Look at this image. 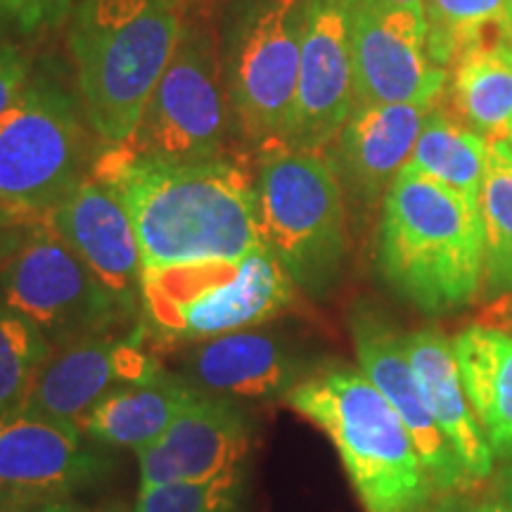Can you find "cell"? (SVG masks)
Returning a JSON list of instances; mask_svg holds the SVG:
<instances>
[{
	"label": "cell",
	"instance_id": "d6986e66",
	"mask_svg": "<svg viewBox=\"0 0 512 512\" xmlns=\"http://www.w3.org/2000/svg\"><path fill=\"white\" fill-rule=\"evenodd\" d=\"M403 344L427 408L467 475L477 484L489 479L496 458L465 394L453 339H448L439 328H420L406 332Z\"/></svg>",
	"mask_w": 512,
	"mask_h": 512
},
{
	"label": "cell",
	"instance_id": "f546056e",
	"mask_svg": "<svg viewBox=\"0 0 512 512\" xmlns=\"http://www.w3.org/2000/svg\"><path fill=\"white\" fill-rule=\"evenodd\" d=\"M31 62L15 43L0 41V117L22 98L31 81Z\"/></svg>",
	"mask_w": 512,
	"mask_h": 512
},
{
	"label": "cell",
	"instance_id": "44dd1931",
	"mask_svg": "<svg viewBox=\"0 0 512 512\" xmlns=\"http://www.w3.org/2000/svg\"><path fill=\"white\" fill-rule=\"evenodd\" d=\"M202 392L185 377L157 370L155 375L114 387L91 408L81 430L95 444L143 451L169 430Z\"/></svg>",
	"mask_w": 512,
	"mask_h": 512
},
{
	"label": "cell",
	"instance_id": "9a60e30c",
	"mask_svg": "<svg viewBox=\"0 0 512 512\" xmlns=\"http://www.w3.org/2000/svg\"><path fill=\"white\" fill-rule=\"evenodd\" d=\"M162 366L145 354L138 339H117L112 332L55 347L38 370L17 413L79 425L107 392L145 380Z\"/></svg>",
	"mask_w": 512,
	"mask_h": 512
},
{
	"label": "cell",
	"instance_id": "74e56055",
	"mask_svg": "<svg viewBox=\"0 0 512 512\" xmlns=\"http://www.w3.org/2000/svg\"><path fill=\"white\" fill-rule=\"evenodd\" d=\"M510 311H512V299H510Z\"/></svg>",
	"mask_w": 512,
	"mask_h": 512
},
{
	"label": "cell",
	"instance_id": "6da1fadb",
	"mask_svg": "<svg viewBox=\"0 0 512 512\" xmlns=\"http://www.w3.org/2000/svg\"><path fill=\"white\" fill-rule=\"evenodd\" d=\"M91 176L117 192L136 228L143 271L242 259L261 245L256 183L228 157L171 162L107 145Z\"/></svg>",
	"mask_w": 512,
	"mask_h": 512
},
{
	"label": "cell",
	"instance_id": "4fadbf2b",
	"mask_svg": "<svg viewBox=\"0 0 512 512\" xmlns=\"http://www.w3.org/2000/svg\"><path fill=\"white\" fill-rule=\"evenodd\" d=\"M349 328L361 373L399 413L439 494H467L475 489L477 482L467 475L427 408L403 344L406 332H401L380 309L366 302L356 304V309L351 311Z\"/></svg>",
	"mask_w": 512,
	"mask_h": 512
},
{
	"label": "cell",
	"instance_id": "4dcf8cb0",
	"mask_svg": "<svg viewBox=\"0 0 512 512\" xmlns=\"http://www.w3.org/2000/svg\"><path fill=\"white\" fill-rule=\"evenodd\" d=\"M0 512H86L69 498L55 496H10Z\"/></svg>",
	"mask_w": 512,
	"mask_h": 512
},
{
	"label": "cell",
	"instance_id": "5b68a950",
	"mask_svg": "<svg viewBox=\"0 0 512 512\" xmlns=\"http://www.w3.org/2000/svg\"><path fill=\"white\" fill-rule=\"evenodd\" d=\"M261 245L294 287L323 297L337 285L349 252L344 190L325 152L283 140L264 145L256 176Z\"/></svg>",
	"mask_w": 512,
	"mask_h": 512
},
{
	"label": "cell",
	"instance_id": "4316f807",
	"mask_svg": "<svg viewBox=\"0 0 512 512\" xmlns=\"http://www.w3.org/2000/svg\"><path fill=\"white\" fill-rule=\"evenodd\" d=\"M50 354L43 330L0 302V420L19 411Z\"/></svg>",
	"mask_w": 512,
	"mask_h": 512
},
{
	"label": "cell",
	"instance_id": "ba28073f",
	"mask_svg": "<svg viewBox=\"0 0 512 512\" xmlns=\"http://www.w3.org/2000/svg\"><path fill=\"white\" fill-rule=\"evenodd\" d=\"M306 0H230L221 31V67L230 117L252 143L285 136L299 57Z\"/></svg>",
	"mask_w": 512,
	"mask_h": 512
},
{
	"label": "cell",
	"instance_id": "9c48e42d",
	"mask_svg": "<svg viewBox=\"0 0 512 512\" xmlns=\"http://www.w3.org/2000/svg\"><path fill=\"white\" fill-rule=\"evenodd\" d=\"M81 102L53 72L31 76L0 117V209L46 214L76 188L86 164Z\"/></svg>",
	"mask_w": 512,
	"mask_h": 512
},
{
	"label": "cell",
	"instance_id": "f1b7e54d",
	"mask_svg": "<svg viewBox=\"0 0 512 512\" xmlns=\"http://www.w3.org/2000/svg\"><path fill=\"white\" fill-rule=\"evenodd\" d=\"M81 0H0V31L36 36L53 31L69 15H74Z\"/></svg>",
	"mask_w": 512,
	"mask_h": 512
},
{
	"label": "cell",
	"instance_id": "836d02e7",
	"mask_svg": "<svg viewBox=\"0 0 512 512\" xmlns=\"http://www.w3.org/2000/svg\"><path fill=\"white\" fill-rule=\"evenodd\" d=\"M501 498L512 503V463H508V467L503 470L501 477Z\"/></svg>",
	"mask_w": 512,
	"mask_h": 512
},
{
	"label": "cell",
	"instance_id": "d4e9b609",
	"mask_svg": "<svg viewBox=\"0 0 512 512\" xmlns=\"http://www.w3.org/2000/svg\"><path fill=\"white\" fill-rule=\"evenodd\" d=\"M489 140L434 105L427 114L408 166L479 202Z\"/></svg>",
	"mask_w": 512,
	"mask_h": 512
},
{
	"label": "cell",
	"instance_id": "ffe728a7",
	"mask_svg": "<svg viewBox=\"0 0 512 512\" xmlns=\"http://www.w3.org/2000/svg\"><path fill=\"white\" fill-rule=\"evenodd\" d=\"M192 384L221 399H278L299 382L297 361L273 335L238 330L207 339L188 358Z\"/></svg>",
	"mask_w": 512,
	"mask_h": 512
},
{
	"label": "cell",
	"instance_id": "8d00e7d4",
	"mask_svg": "<svg viewBox=\"0 0 512 512\" xmlns=\"http://www.w3.org/2000/svg\"><path fill=\"white\" fill-rule=\"evenodd\" d=\"M508 143H510V145H512V136H510V138H508Z\"/></svg>",
	"mask_w": 512,
	"mask_h": 512
},
{
	"label": "cell",
	"instance_id": "cb8c5ba5",
	"mask_svg": "<svg viewBox=\"0 0 512 512\" xmlns=\"http://www.w3.org/2000/svg\"><path fill=\"white\" fill-rule=\"evenodd\" d=\"M453 105L465 124L491 140L512 136V46L465 55L453 74Z\"/></svg>",
	"mask_w": 512,
	"mask_h": 512
},
{
	"label": "cell",
	"instance_id": "83f0119b",
	"mask_svg": "<svg viewBox=\"0 0 512 512\" xmlns=\"http://www.w3.org/2000/svg\"><path fill=\"white\" fill-rule=\"evenodd\" d=\"M240 475L157 486L138 494L131 512H235L242 491Z\"/></svg>",
	"mask_w": 512,
	"mask_h": 512
},
{
	"label": "cell",
	"instance_id": "e575fe53",
	"mask_svg": "<svg viewBox=\"0 0 512 512\" xmlns=\"http://www.w3.org/2000/svg\"><path fill=\"white\" fill-rule=\"evenodd\" d=\"M384 5H425L427 0H380Z\"/></svg>",
	"mask_w": 512,
	"mask_h": 512
},
{
	"label": "cell",
	"instance_id": "7402d4cb",
	"mask_svg": "<svg viewBox=\"0 0 512 512\" xmlns=\"http://www.w3.org/2000/svg\"><path fill=\"white\" fill-rule=\"evenodd\" d=\"M453 351L494 458L512 463V332L470 325L453 337Z\"/></svg>",
	"mask_w": 512,
	"mask_h": 512
},
{
	"label": "cell",
	"instance_id": "603a6c76",
	"mask_svg": "<svg viewBox=\"0 0 512 512\" xmlns=\"http://www.w3.org/2000/svg\"><path fill=\"white\" fill-rule=\"evenodd\" d=\"M427 53L437 67L465 55L512 46V0H427Z\"/></svg>",
	"mask_w": 512,
	"mask_h": 512
},
{
	"label": "cell",
	"instance_id": "7c38bea8",
	"mask_svg": "<svg viewBox=\"0 0 512 512\" xmlns=\"http://www.w3.org/2000/svg\"><path fill=\"white\" fill-rule=\"evenodd\" d=\"M356 107L351 0H306L302 57L285 145L323 152Z\"/></svg>",
	"mask_w": 512,
	"mask_h": 512
},
{
	"label": "cell",
	"instance_id": "484cf974",
	"mask_svg": "<svg viewBox=\"0 0 512 512\" xmlns=\"http://www.w3.org/2000/svg\"><path fill=\"white\" fill-rule=\"evenodd\" d=\"M479 211L484 223L482 299L494 302L512 294V145L491 140Z\"/></svg>",
	"mask_w": 512,
	"mask_h": 512
},
{
	"label": "cell",
	"instance_id": "277c9868",
	"mask_svg": "<svg viewBox=\"0 0 512 512\" xmlns=\"http://www.w3.org/2000/svg\"><path fill=\"white\" fill-rule=\"evenodd\" d=\"M283 401L328 434L363 512H432L437 486L399 413L361 370L323 368Z\"/></svg>",
	"mask_w": 512,
	"mask_h": 512
},
{
	"label": "cell",
	"instance_id": "8fae6325",
	"mask_svg": "<svg viewBox=\"0 0 512 512\" xmlns=\"http://www.w3.org/2000/svg\"><path fill=\"white\" fill-rule=\"evenodd\" d=\"M356 105L437 102L446 69L427 53L425 5L351 0Z\"/></svg>",
	"mask_w": 512,
	"mask_h": 512
},
{
	"label": "cell",
	"instance_id": "e0dca14e",
	"mask_svg": "<svg viewBox=\"0 0 512 512\" xmlns=\"http://www.w3.org/2000/svg\"><path fill=\"white\" fill-rule=\"evenodd\" d=\"M247 451L249 427L240 408L221 396H202L171 422L155 444L138 451V494L164 484L238 475Z\"/></svg>",
	"mask_w": 512,
	"mask_h": 512
},
{
	"label": "cell",
	"instance_id": "8992f818",
	"mask_svg": "<svg viewBox=\"0 0 512 512\" xmlns=\"http://www.w3.org/2000/svg\"><path fill=\"white\" fill-rule=\"evenodd\" d=\"M292 302L290 275L259 247L242 259L147 268L138 313L152 335L169 342H207L266 323Z\"/></svg>",
	"mask_w": 512,
	"mask_h": 512
},
{
	"label": "cell",
	"instance_id": "d590c367",
	"mask_svg": "<svg viewBox=\"0 0 512 512\" xmlns=\"http://www.w3.org/2000/svg\"><path fill=\"white\" fill-rule=\"evenodd\" d=\"M10 496H17V494H8V491H0V505H3L5 501H8Z\"/></svg>",
	"mask_w": 512,
	"mask_h": 512
},
{
	"label": "cell",
	"instance_id": "ac0fdd59",
	"mask_svg": "<svg viewBox=\"0 0 512 512\" xmlns=\"http://www.w3.org/2000/svg\"><path fill=\"white\" fill-rule=\"evenodd\" d=\"M437 102L356 105L335 138L330 162L351 200L363 207L384 200L389 185L411 162L427 114Z\"/></svg>",
	"mask_w": 512,
	"mask_h": 512
},
{
	"label": "cell",
	"instance_id": "7a4b0ae2",
	"mask_svg": "<svg viewBox=\"0 0 512 512\" xmlns=\"http://www.w3.org/2000/svg\"><path fill=\"white\" fill-rule=\"evenodd\" d=\"M377 271L396 297L430 318L470 306L484 275L479 202L403 166L382 200Z\"/></svg>",
	"mask_w": 512,
	"mask_h": 512
},
{
	"label": "cell",
	"instance_id": "52a82bcc",
	"mask_svg": "<svg viewBox=\"0 0 512 512\" xmlns=\"http://www.w3.org/2000/svg\"><path fill=\"white\" fill-rule=\"evenodd\" d=\"M0 302L38 325L53 349L128 320L46 214H15L0 261Z\"/></svg>",
	"mask_w": 512,
	"mask_h": 512
},
{
	"label": "cell",
	"instance_id": "1f68e13d",
	"mask_svg": "<svg viewBox=\"0 0 512 512\" xmlns=\"http://www.w3.org/2000/svg\"><path fill=\"white\" fill-rule=\"evenodd\" d=\"M448 512H512V503L505 498H489V501L467 503L463 508H453Z\"/></svg>",
	"mask_w": 512,
	"mask_h": 512
},
{
	"label": "cell",
	"instance_id": "f35d334b",
	"mask_svg": "<svg viewBox=\"0 0 512 512\" xmlns=\"http://www.w3.org/2000/svg\"><path fill=\"white\" fill-rule=\"evenodd\" d=\"M174 3H178V0H174Z\"/></svg>",
	"mask_w": 512,
	"mask_h": 512
},
{
	"label": "cell",
	"instance_id": "d6a6232c",
	"mask_svg": "<svg viewBox=\"0 0 512 512\" xmlns=\"http://www.w3.org/2000/svg\"><path fill=\"white\" fill-rule=\"evenodd\" d=\"M12 223H15V214H12V211L0 209V261H3L5 247H8V238H10Z\"/></svg>",
	"mask_w": 512,
	"mask_h": 512
},
{
	"label": "cell",
	"instance_id": "2e32d148",
	"mask_svg": "<svg viewBox=\"0 0 512 512\" xmlns=\"http://www.w3.org/2000/svg\"><path fill=\"white\" fill-rule=\"evenodd\" d=\"M72 422L12 413L0 420V491L67 498L110 475L112 463Z\"/></svg>",
	"mask_w": 512,
	"mask_h": 512
},
{
	"label": "cell",
	"instance_id": "5bb4252c",
	"mask_svg": "<svg viewBox=\"0 0 512 512\" xmlns=\"http://www.w3.org/2000/svg\"><path fill=\"white\" fill-rule=\"evenodd\" d=\"M50 226L74 249L126 318L140 311L143 254L131 216L117 192L95 176H83L53 209Z\"/></svg>",
	"mask_w": 512,
	"mask_h": 512
},
{
	"label": "cell",
	"instance_id": "3957f363",
	"mask_svg": "<svg viewBox=\"0 0 512 512\" xmlns=\"http://www.w3.org/2000/svg\"><path fill=\"white\" fill-rule=\"evenodd\" d=\"M183 22L174 0H81L72 15L83 117L105 145L136 133L147 100L174 57Z\"/></svg>",
	"mask_w": 512,
	"mask_h": 512
},
{
	"label": "cell",
	"instance_id": "30bf717a",
	"mask_svg": "<svg viewBox=\"0 0 512 512\" xmlns=\"http://www.w3.org/2000/svg\"><path fill=\"white\" fill-rule=\"evenodd\" d=\"M228 114L219 43L202 24L188 22L136 133L121 145L171 162L221 157Z\"/></svg>",
	"mask_w": 512,
	"mask_h": 512
}]
</instances>
